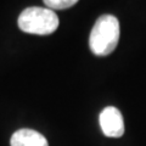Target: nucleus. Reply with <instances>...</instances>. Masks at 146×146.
<instances>
[{"label": "nucleus", "mask_w": 146, "mask_h": 146, "mask_svg": "<svg viewBox=\"0 0 146 146\" xmlns=\"http://www.w3.org/2000/svg\"><path fill=\"white\" fill-rule=\"evenodd\" d=\"M100 127L102 133L108 138H119L124 133V121L119 110L108 106L100 113Z\"/></svg>", "instance_id": "obj_3"}, {"label": "nucleus", "mask_w": 146, "mask_h": 146, "mask_svg": "<svg viewBox=\"0 0 146 146\" xmlns=\"http://www.w3.org/2000/svg\"><path fill=\"white\" fill-rule=\"evenodd\" d=\"M78 0H44V4L51 10H65L72 7Z\"/></svg>", "instance_id": "obj_5"}, {"label": "nucleus", "mask_w": 146, "mask_h": 146, "mask_svg": "<svg viewBox=\"0 0 146 146\" xmlns=\"http://www.w3.org/2000/svg\"><path fill=\"white\" fill-rule=\"evenodd\" d=\"M119 40V22L113 15L99 17L89 36V46L93 54L107 56L117 48Z\"/></svg>", "instance_id": "obj_1"}, {"label": "nucleus", "mask_w": 146, "mask_h": 146, "mask_svg": "<svg viewBox=\"0 0 146 146\" xmlns=\"http://www.w3.org/2000/svg\"><path fill=\"white\" fill-rule=\"evenodd\" d=\"M11 146H49L48 140L40 133L32 129H20L11 136Z\"/></svg>", "instance_id": "obj_4"}, {"label": "nucleus", "mask_w": 146, "mask_h": 146, "mask_svg": "<svg viewBox=\"0 0 146 146\" xmlns=\"http://www.w3.org/2000/svg\"><path fill=\"white\" fill-rule=\"evenodd\" d=\"M58 17L54 10L48 7H27L18 16L17 23L21 31L29 34L48 35L58 27Z\"/></svg>", "instance_id": "obj_2"}]
</instances>
